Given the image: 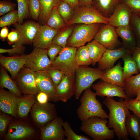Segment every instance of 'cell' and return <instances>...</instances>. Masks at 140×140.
<instances>
[{
  "mask_svg": "<svg viewBox=\"0 0 140 140\" xmlns=\"http://www.w3.org/2000/svg\"><path fill=\"white\" fill-rule=\"evenodd\" d=\"M103 103L109 111L108 126L113 129L118 139L128 140L125 122L127 117L131 114L128 109L121 102L116 101L111 97H106Z\"/></svg>",
  "mask_w": 140,
  "mask_h": 140,
  "instance_id": "cell-1",
  "label": "cell"
},
{
  "mask_svg": "<svg viewBox=\"0 0 140 140\" xmlns=\"http://www.w3.org/2000/svg\"><path fill=\"white\" fill-rule=\"evenodd\" d=\"M95 93L90 88L85 89L80 100L81 104L76 110L78 117L82 121L97 116L107 119L108 116L103 109L102 105L96 99Z\"/></svg>",
  "mask_w": 140,
  "mask_h": 140,
  "instance_id": "cell-2",
  "label": "cell"
},
{
  "mask_svg": "<svg viewBox=\"0 0 140 140\" xmlns=\"http://www.w3.org/2000/svg\"><path fill=\"white\" fill-rule=\"evenodd\" d=\"M108 122L106 119L92 117L82 121L80 129L93 140H110L115 133L107 125Z\"/></svg>",
  "mask_w": 140,
  "mask_h": 140,
  "instance_id": "cell-3",
  "label": "cell"
},
{
  "mask_svg": "<svg viewBox=\"0 0 140 140\" xmlns=\"http://www.w3.org/2000/svg\"><path fill=\"white\" fill-rule=\"evenodd\" d=\"M75 73V98L78 99L82 93L85 89L90 88L93 82L101 79L104 72L98 68H91L88 66H79Z\"/></svg>",
  "mask_w": 140,
  "mask_h": 140,
  "instance_id": "cell-4",
  "label": "cell"
},
{
  "mask_svg": "<svg viewBox=\"0 0 140 140\" xmlns=\"http://www.w3.org/2000/svg\"><path fill=\"white\" fill-rule=\"evenodd\" d=\"M94 23L108 24V18L103 16L92 5L75 8L72 18L66 25L68 26L77 24Z\"/></svg>",
  "mask_w": 140,
  "mask_h": 140,
  "instance_id": "cell-5",
  "label": "cell"
},
{
  "mask_svg": "<svg viewBox=\"0 0 140 140\" xmlns=\"http://www.w3.org/2000/svg\"><path fill=\"white\" fill-rule=\"evenodd\" d=\"M102 24H80L74 27L67 42L66 46L78 48L94 39Z\"/></svg>",
  "mask_w": 140,
  "mask_h": 140,
  "instance_id": "cell-6",
  "label": "cell"
},
{
  "mask_svg": "<svg viewBox=\"0 0 140 140\" xmlns=\"http://www.w3.org/2000/svg\"><path fill=\"white\" fill-rule=\"evenodd\" d=\"M76 47L66 46L63 48L51 66L61 71L66 75H74L79 66L75 59Z\"/></svg>",
  "mask_w": 140,
  "mask_h": 140,
  "instance_id": "cell-7",
  "label": "cell"
},
{
  "mask_svg": "<svg viewBox=\"0 0 140 140\" xmlns=\"http://www.w3.org/2000/svg\"><path fill=\"white\" fill-rule=\"evenodd\" d=\"M23 55L24 66L34 71H47L51 67L52 62L48 57L47 49L34 47L30 53Z\"/></svg>",
  "mask_w": 140,
  "mask_h": 140,
  "instance_id": "cell-8",
  "label": "cell"
},
{
  "mask_svg": "<svg viewBox=\"0 0 140 140\" xmlns=\"http://www.w3.org/2000/svg\"><path fill=\"white\" fill-rule=\"evenodd\" d=\"M14 80L21 93L32 95L38 93L35 72L28 67L24 66Z\"/></svg>",
  "mask_w": 140,
  "mask_h": 140,
  "instance_id": "cell-9",
  "label": "cell"
},
{
  "mask_svg": "<svg viewBox=\"0 0 140 140\" xmlns=\"http://www.w3.org/2000/svg\"><path fill=\"white\" fill-rule=\"evenodd\" d=\"M116 28L109 24H102L94 39L107 49H114L122 46Z\"/></svg>",
  "mask_w": 140,
  "mask_h": 140,
  "instance_id": "cell-10",
  "label": "cell"
},
{
  "mask_svg": "<svg viewBox=\"0 0 140 140\" xmlns=\"http://www.w3.org/2000/svg\"><path fill=\"white\" fill-rule=\"evenodd\" d=\"M31 111L32 116L38 124L44 125L48 123L57 116L55 105L47 103L42 104L36 102Z\"/></svg>",
  "mask_w": 140,
  "mask_h": 140,
  "instance_id": "cell-11",
  "label": "cell"
},
{
  "mask_svg": "<svg viewBox=\"0 0 140 140\" xmlns=\"http://www.w3.org/2000/svg\"><path fill=\"white\" fill-rule=\"evenodd\" d=\"M38 93H46L51 100L57 102L59 100L55 86L47 71L35 72Z\"/></svg>",
  "mask_w": 140,
  "mask_h": 140,
  "instance_id": "cell-12",
  "label": "cell"
},
{
  "mask_svg": "<svg viewBox=\"0 0 140 140\" xmlns=\"http://www.w3.org/2000/svg\"><path fill=\"white\" fill-rule=\"evenodd\" d=\"M18 31L19 40L16 44L12 46L14 47L18 45L32 44L40 25L34 21H28L23 24L17 23L13 25Z\"/></svg>",
  "mask_w": 140,
  "mask_h": 140,
  "instance_id": "cell-13",
  "label": "cell"
},
{
  "mask_svg": "<svg viewBox=\"0 0 140 140\" xmlns=\"http://www.w3.org/2000/svg\"><path fill=\"white\" fill-rule=\"evenodd\" d=\"M62 119L57 117L41 129V138L43 140H64L65 135Z\"/></svg>",
  "mask_w": 140,
  "mask_h": 140,
  "instance_id": "cell-14",
  "label": "cell"
},
{
  "mask_svg": "<svg viewBox=\"0 0 140 140\" xmlns=\"http://www.w3.org/2000/svg\"><path fill=\"white\" fill-rule=\"evenodd\" d=\"M92 87L95 91L97 96L102 98L116 96L125 99L128 98L124 87L101 80L93 84Z\"/></svg>",
  "mask_w": 140,
  "mask_h": 140,
  "instance_id": "cell-15",
  "label": "cell"
},
{
  "mask_svg": "<svg viewBox=\"0 0 140 140\" xmlns=\"http://www.w3.org/2000/svg\"><path fill=\"white\" fill-rule=\"evenodd\" d=\"M132 51L122 46L118 48L108 49L105 52L98 63V68L103 71L110 68L119 59L129 54H132Z\"/></svg>",
  "mask_w": 140,
  "mask_h": 140,
  "instance_id": "cell-16",
  "label": "cell"
},
{
  "mask_svg": "<svg viewBox=\"0 0 140 140\" xmlns=\"http://www.w3.org/2000/svg\"><path fill=\"white\" fill-rule=\"evenodd\" d=\"M59 30L46 25H40L34 38L33 44L34 47L47 49Z\"/></svg>",
  "mask_w": 140,
  "mask_h": 140,
  "instance_id": "cell-17",
  "label": "cell"
},
{
  "mask_svg": "<svg viewBox=\"0 0 140 140\" xmlns=\"http://www.w3.org/2000/svg\"><path fill=\"white\" fill-rule=\"evenodd\" d=\"M59 100L66 102L75 93V77L73 75H64L60 83L55 86Z\"/></svg>",
  "mask_w": 140,
  "mask_h": 140,
  "instance_id": "cell-18",
  "label": "cell"
},
{
  "mask_svg": "<svg viewBox=\"0 0 140 140\" xmlns=\"http://www.w3.org/2000/svg\"><path fill=\"white\" fill-rule=\"evenodd\" d=\"M132 13L127 5L121 3L108 18L109 24L115 28L129 25Z\"/></svg>",
  "mask_w": 140,
  "mask_h": 140,
  "instance_id": "cell-19",
  "label": "cell"
},
{
  "mask_svg": "<svg viewBox=\"0 0 140 140\" xmlns=\"http://www.w3.org/2000/svg\"><path fill=\"white\" fill-rule=\"evenodd\" d=\"M20 97L10 92L0 89V109L2 112L16 117L18 104Z\"/></svg>",
  "mask_w": 140,
  "mask_h": 140,
  "instance_id": "cell-20",
  "label": "cell"
},
{
  "mask_svg": "<svg viewBox=\"0 0 140 140\" xmlns=\"http://www.w3.org/2000/svg\"><path fill=\"white\" fill-rule=\"evenodd\" d=\"M0 63L1 65L9 72L14 80L24 66L25 62L23 54L20 56L7 57L1 54Z\"/></svg>",
  "mask_w": 140,
  "mask_h": 140,
  "instance_id": "cell-21",
  "label": "cell"
},
{
  "mask_svg": "<svg viewBox=\"0 0 140 140\" xmlns=\"http://www.w3.org/2000/svg\"><path fill=\"white\" fill-rule=\"evenodd\" d=\"M103 71L104 74L101 80L124 87V79L123 76V68L120 62L113 67Z\"/></svg>",
  "mask_w": 140,
  "mask_h": 140,
  "instance_id": "cell-22",
  "label": "cell"
},
{
  "mask_svg": "<svg viewBox=\"0 0 140 140\" xmlns=\"http://www.w3.org/2000/svg\"><path fill=\"white\" fill-rule=\"evenodd\" d=\"M118 37L122 39V46L133 51L136 47L134 33L129 25L116 28Z\"/></svg>",
  "mask_w": 140,
  "mask_h": 140,
  "instance_id": "cell-23",
  "label": "cell"
},
{
  "mask_svg": "<svg viewBox=\"0 0 140 140\" xmlns=\"http://www.w3.org/2000/svg\"><path fill=\"white\" fill-rule=\"evenodd\" d=\"M121 0H92L93 6L103 16L109 18Z\"/></svg>",
  "mask_w": 140,
  "mask_h": 140,
  "instance_id": "cell-24",
  "label": "cell"
},
{
  "mask_svg": "<svg viewBox=\"0 0 140 140\" xmlns=\"http://www.w3.org/2000/svg\"><path fill=\"white\" fill-rule=\"evenodd\" d=\"M33 132V129L30 127L20 124H12L9 127L7 137L9 139H20L30 136Z\"/></svg>",
  "mask_w": 140,
  "mask_h": 140,
  "instance_id": "cell-25",
  "label": "cell"
},
{
  "mask_svg": "<svg viewBox=\"0 0 140 140\" xmlns=\"http://www.w3.org/2000/svg\"><path fill=\"white\" fill-rule=\"evenodd\" d=\"M6 69L2 66L0 67V86L1 88H6L17 96L21 97V92L14 81L8 74Z\"/></svg>",
  "mask_w": 140,
  "mask_h": 140,
  "instance_id": "cell-26",
  "label": "cell"
},
{
  "mask_svg": "<svg viewBox=\"0 0 140 140\" xmlns=\"http://www.w3.org/2000/svg\"><path fill=\"white\" fill-rule=\"evenodd\" d=\"M125 128L128 135L138 140L140 135V119L136 114H130L127 117Z\"/></svg>",
  "mask_w": 140,
  "mask_h": 140,
  "instance_id": "cell-27",
  "label": "cell"
},
{
  "mask_svg": "<svg viewBox=\"0 0 140 140\" xmlns=\"http://www.w3.org/2000/svg\"><path fill=\"white\" fill-rule=\"evenodd\" d=\"M86 46L92 61V65L94 66L100 61L107 49L94 39L88 42Z\"/></svg>",
  "mask_w": 140,
  "mask_h": 140,
  "instance_id": "cell-28",
  "label": "cell"
},
{
  "mask_svg": "<svg viewBox=\"0 0 140 140\" xmlns=\"http://www.w3.org/2000/svg\"><path fill=\"white\" fill-rule=\"evenodd\" d=\"M124 88L128 98H132L136 96L140 88V73L125 79Z\"/></svg>",
  "mask_w": 140,
  "mask_h": 140,
  "instance_id": "cell-29",
  "label": "cell"
},
{
  "mask_svg": "<svg viewBox=\"0 0 140 140\" xmlns=\"http://www.w3.org/2000/svg\"><path fill=\"white\" fill-rule=\"evenodd\" d=\"M40 11L39 19L40 25H45L48 17L53 8L57 7L60 0H39Z\"/></svg>",
  "mask_w": 140,
  "mask_h": 140,
  "instance_id": "cell-30",
  "label": "cell"
},
{
  "mask_svg": "<svg viewBox=\"0 0 140 140\" xmlns=\"http://www.w3.org/2000/svg\"><path fill=\"white\" fill-rule=\"evenodd\" d=\"M32 95L20 97L18 103L17 112L21 118L26 117L29 113L31 108L35 103Z\"/></svg>",
  "mask_w": 140,
  "mask_h": 140,
  "instance_id": "cell-31",
  "label": "cell"
},
{
  "mask_svg": "<svg viewBox=\"0 0 140 140\" xmlns=\"http://www.w3.org/2000/svg\"><path fill=\"white\" fill-rule=\"evenodd\" d=\"M65 24L57 7H54L49 14L45 25L53 29L59 30L65 26Z\"/></svg>",
  "mask_w": 140,
  "mask_h": 140,
  "instance_id": "cell-32",
  "label": "cell"
},
{
  "mask_svg": "<svg viewBox=\"0 0 140 140\" xmlns=\"http://www.w3.org/2000/svg\"><path fill=\"white\" fill-rule=\"evenodd\" d=\"M122 59L124 63L123 73L124 79L130 77L134 74H137L140 73L131 54L126 55L122 58Z\"/></svg>",
  "mask_w": 140,
  "mask_h": 140,
  "instance_id": "cell-33",
  "label": "cell"
},
{
  "mask_svg": "<svg viewBox=\"0 0 140 140\" xmlns=\"http://www.w3.org/2000/svg\"><path fill=\"white\" fill-rule=\"evenodd\" d=\"M57 8L66 24L72 18L74 14V9L69 4L64 0H60Z\"/></svg>",
  "mask_w": 140,
  "mask_h": 140,
  "instance_id": "cell-34",
  "label": "cell"
},
{
  "mask_svg": "<svg viewBox=\"0 0 140 140\" xmlns=\"http://www.w3.org/2000/svg\"><path fill=\"white\" fill-rule=\"evenodd\" d=\"M74 27L73 26H69L60 32L59 31L54 38L52 43L57 44L62 48L66 47Z\"/></svg>",
  "mask_w": 140,
  "mask_h": 140,
  "instance_id": "cell-35",
  "label": "cell"
},
{
  "mask_svg": "<svg viewBox=\"0 0 140 140\" xmlns=\"http://www.w3.org/2000/svg\"><path fill=\"white\" fill-rule=\"evenodd\" d=\"M75 59L79 66L92 65V61L86 45L78 48L76 52Z\"/></svg>",
  "mask_w": 140,
  "mask_h": 140,
  "instance_id": "cell-36",
  "label": "cell"
},
{
  "mask_svg": "<svg viewBox=\"0 0 140 140\" xmlns=\"http://www.w3.org/2000/svg\"><path fill=\"white\" fill-rule=\"evenodd\" d=\"M129 25L135 37L136 47H140V17L132 13Z\"/></svg>",
  "mask_w": 140,
  "mask_h": 140,
  "instance_id": "cell-37",
  "label": "cell"
},
{
  "mask_svg": "<svg viewBox=\"0 0 140 140\" xmlns=\"http://www.w3.org/2000/svg\"><path fill=\"white\" fill-rule=\"evenodd\" d=\"M18 6V23L22 24L24 20L30 17L28 0H16Z\"/></svg>",
  "mask_w": 140,
  "mask_h": 140,
  "instance_id": "cell-38",
  "label": "cell"
},
{
  "mask_svg": "<svg viewBox=\"0 0 140 140\" xmlns=\"http://www.w3.org/2000/svg\"><path fill=\"white\" fill-rule=\"evenodd\" d=\"M17 10H14L2 16L0 18V27L10 26L18 23Z\"/></svg>",
  "mask_w": 140,
  "mask_h": 140,
  "instance_id": "cell-39",
  "label": "cell"
},
{
  "mask_svg": "<svg viewBox=\"0 0 140 140\" xmlns=\"http://www.w3.org/2000/svg\"><path fill=\"white\" fill-rule=\"evenodd\" d=\"M63 127L65 137L67 140H90L87 136L79 135L75 133L72 129L70 124L68 122L63 121Z\"/></svg>",
  "mask_w": 140,
  "mask_h": 140,
  "instance_id": "cell-40",
  "label": "cell"
},
{
  "mask_svg": "<svg viewBox=\"0 0 140 140\" xmlns=\"http://www.w3.org/2000/svg\"><path fill=\"white\" fill-rule=\"evenodd\" d=\"M119 101L121 102L129 110L132 111L140 119V100L135 101L132 98H128L124 100L121 98Z\"/></svg>",
  "mask_w": 140,
  "mask_h": 140,
  "instance_id": "cell-41",
  "label": "cell"
},
{
  "mask_svg": "<svg viewBox=\"0 0 140 140\" xmlns=\"http://www.w3.org/2000/svg\"><path fill=\"white\" fill-rule=\"evenodd\" d=\"M28 5L30 17L33 20H38L40 11L39 0H28Z\"/></svg>",
  "mask_w": 140,
  "mask_h": 140,
  "instance_id": "cell-42",
  "label": "cell"
},
{
  "mask_svg": "<svg viewBox=\"0 0 140 140\" xmlns=\"http://www.w3.org/2000/svg\"><path fill=\"white\" fill-rule=\"evenodd\" d=\"M47 71L55 86L60 83L64 75L61 71L52 66Z\"/></svg>",
  "mask_w": 140,
  "mask_h": 140,
  "instance_id": "cell-43",
  "label": "cell"
},
{
  "mask_svg": "<svg viewBox=\"0 0 140 140\" xmlns=\"http://www.w3.org/2000/svg\"><path fill=\"white\" fill-rule=\"evenodd\" d=\"M62 48L59 45L52 43L47 49L48 56L52 62L54 61Z\"/></svg>",
  "mask_w": 140,
  "mask_h": 140,
  "instance_id": "cell-44",
  "label": "cell"
},
{
  "mask_svg": "<svg viewBox=\"0 0 140 140\" xmlns=\"http://www.w3.org/2000/svg\"><path fill=\"white\" fill-rule=\"evenodd\" d=\"M16 6L17 5L15 3L8 0L0 1V16L15 10Z\"/></svg>",
  "mask_w": 140,
  "mask_h": 140,
  "instance_id": "cell-45",
  "label": "cell"
},
{
  "mask_svg": "<svg viewBox=\"0 0 140 140\" xmlns=\"http://www.w3.org/2000/svg\"><path fill=\"white\" fill-rule=\"evenodd\" d=\"M121 2L127 5L132 13L138 14L140 12V0H121Z\"/></svg>",
  "mask_w": 140,
  "mask_h": 140,
  "instance_id": "cell-46",
  "label": "cell"
},
{
  "mask_svg": "<svg viewBox=\"0 0 140 140\" xmlns=\"http://www.w3.org/2000/svg\"><path fill=\"white\" fill-rule=\"evenodd\" d=\"M25 48L23 45L19 44L13 47V48L9 49L0 48V53L2 54L8 53L12 54L15 53L23 54L24 53Z\"/></svg>",
  "mask_w": 140,
  "mask_h": 140,
  "instance_id": "cell-47",
  "label": "cell"
},
{
  "mask_svg": "<svg viewBox=\"0 0 140 140\" xmlns=\"http://www.w3.org/2000/svg\"><path fill=\"white\" fill-rule=\"evenodd\" d=\"M19 36L18 31L15 29H12L9 33L7 39L9 44L15 45L18 41Z\"/></svg>",
  "mask_w": 140,
  "mask_h": 140,
  "instance_id": "cell-48",
  "label": "cell"
},
{
  "mask_svg": "<svg viewBox=\"0 0 140 140\" xmlns=\"http://www.w3.org/2000/svg\"><path fill=\"white\" fill-rule=\"evenodd\" d=\"M10 120V118L5 115H0V132L1 133H3L5 131Z\"/></svg>",
  "mask_w": 140,
  "mask_h": 140,
  "instance_id": "cell-49",
  "label": "cell"
},
{
  "mask_svg": "<svg viewBox=\"0 0 140 140\" xmlns=\"http://www.w3.org/2000/svg\"><path fill=\"white\" fill-rule=\"evenodd\" d=\"M131 55L135 62L140 73V47H136L132 52Z\"/></svg>",
  "mask_w": 140,
  "mask_h": 140,
  "instance_id": "cell-50",
  "label": "cell"
},
{
  "mask_svg": "<svg viewBox=\"0 0 140 140\" xmlns=\"http://www.w3.org/2000/svg\"><path fill=\"white\" fill-rule=\"evenodd\" d=\"M48 95L46 93L43 92L39 93L37 97L38 102L42 104H45L48 103Z\"/></svg>",
  "mask_w": 140,
  "mask_h": 140,
  "instance_id": "cell-51",
  "label": "cell"
},
{
  "mask_svg": "<svg viewBox=\"0 0 140 140\" xmlns=\"http://www.w3.org/2000/svg\"><path fill=\"white\" fill-rule=\"evenodd\" d=\"M9 33L8 29L6 26L2 27L0 32V39L3 41L5 40L7 38Z\"/></svg>",
  "mask_w": 140,
  "mask_h": 140,
  "instance_id": "cell-52",
  "label": "cell"
},
{
  "mask_svg": "<svg viewBox=\"0 0 140 140\" xmlns=\"http://www.w3.org/2000/svg\"><path fill=\"white\" fill-rule=\"evenodd\" d=\"M92 5V0H79V6H89Z\"/></svg>",
  "mask_w": 140,
  "mask_h": 140,
  "instance_id": "cell-53",
  "label": "cell"
},
{
  "mask_svg": "<svg viewBox=\"0 0 140 140\" xmlns=\"http://www.w3.org/2000/svg\"><path fill=\"white\" fill-rule=\"evenodd\" d=\"M69 4L74 9L79 6V0H64Z\"/></svg>",
  "mask_w": 140,
  "mask_h": 140,
  "instance_id": "cell-54",
  "label": "cell"
},
{
  "mask_svg": "<svg viewBox=\"0 0 140 140\" xmlns=\"http://www.w3.org/2000/svg\"><path fill=\"white\" fill-rule=\"evenodd\" d=\"M136 96V98L134 99V100L135 101L140 100V88L138 91Z\"/></svg>",
  "mask_w": 140,
  "mask_h": 140,
  "instance_id": "cell-55",
  "label": "cell"
},
{
  "mask_svg": "<svg viewBox=\"0 0 140 140\" xmlns=\"http://www.w3.org/2000/svg\"><path fill=\"white\" fill-rule=\"evenodd\" d=\"M139 17H140V12L138 13L137 14Z\"/></svg>",
  "mask_w": 140,
  "mask_h": 140,
  "instance_id": "cell-56",
  "label": "cell"
},
{
  "mask_svg": "<svg viewBox=\"0 0 140 140\" xmlns=\"http://www.w3.org/2000/svg\"><path fill=\"white\" fill-rule=\"evenodd\" d=\"M138 140H140V136H139V137Z\"/></svg>",
  "mask_w": 140,
  "mask_h": 140,
  "instance_id": "cell-57",
  "label": "cell"
}]
</instances>
